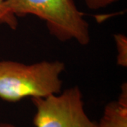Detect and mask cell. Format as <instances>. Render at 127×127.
Returning <instances> with one entry per match:
<instances>
[{"label": "cell", "instance_id": "obj_1", "mask_svg": "<svg viewBox=\"0 0 127 127\" xmlns=\"http://www.w3.org/2000/svg\"><path fill=\"white\" fill-rule=\"evenodd\" d=\"M65 65L60 61L32 64L0 61V99L16 102L26 97L43 98L62 91L60 76Z\"/></svg>", "mask_w": 127, "mask_h": 127}, {"label": "cell", "instance_id": "obj_2", "mask_svg": "<svg viewBox=\"0 0 127 127\" xmlns=\"http://www.w3.org/2000/svg\"><path fill=\"white\" fill-rule=\"evenodd\" d=\"M18 17L33 15L45 22L50 33L60 42L75 40L81 45L91 41L89 24L73 0H5Z\"/></svg>", "mask_w": 127, "mask_h": 127}, {"label": "cell", "instance_id": "obj_3", "mask_svg": "<svg viewBox=\"0 0 127 127\" xmlns=\"http://www.w3.org/2000/svg\"><path fill=\"white\" fill-rule=\"evenodd\" d=\"M31 100L36 109L33 117L35 127H97V122L86 112L78 86Z\"/></svg>", "mask_w": 127, "mask_h": 127}, {"label": "cell", "instance_id": "obj_4", "mask_svg": "<svg viewBox=\"0 0 127 127\" xmlns=\"http://www.w3.org/2000/svg\"><path fill=\"white\" fill-rule=\"evenodd\" d=\"M97 127H127V87L124 84L116 100L106 104Z\"/></svg>", "mask_w": 127, "mask_h": 127}, {"label": "cell", "instance_id": "obj_5", "mask_svg": "<svg viewBox=\"0 0 127 127\" xmlns=\"http://www.w3.org/2000/svg\"><path fill=\"white\" fill-rule=\"evenodd\" d=\"M114 40L117 50V64L122 67L127 65V39L124 35H114Z\"/></svg>", "mask_w": 127, "mask_h": 127}, {"label": "cell", "instance_id": "obj_6", "mask_svg": "<svg viewBox=\"0 0 127 127\" xmlns=\"http://www.w3.org/2000/svg\"><path fill=\"white\" fill-rule=\"evenodd\" d=\"M18 18L7 8L5 0H0V25H6L15 30L18 26Z\"/></svg>", "mask_w": 127, "mask_h": 127}, {"label": "cell", "instance_id": "obj_7", "mask_svg": "<svg viewBox=\"0 0 127 127\" xmlns=\"http://www.w3.org/2000/svg\"><path fill=\"white\" fill-rule=\"evenodd\" d=\"M87 7L91 10L104 9L115 3L118 0H84Z\"/></svg>", "mask_w": 127, "mask_h": 127}, {"label": "cell", "instance_id": "obj_8", "mask_svg": "<svg viewBox=\"0 0 127 127\" xmlns=\"http://www.w3.org/2000/svg\"><path fill=\"white\" fill-rule=\"evenodd\" d=\"M0 127H17L14 124L9 122H1L0 123Z\"/></svg>", "mask_w": 127, "mask_h": 127}]
</instances>
